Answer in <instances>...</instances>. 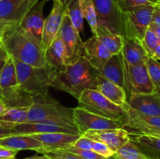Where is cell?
I'll return each instance as SVG.
<instances>
[{
	"label": "cell",
	"mask_w": 160,
	"mask_h": 159,
	"mask_svg": "<svg viewBox=\"0 0 160 159\" xmlns=\"http://www.w3.org/2000/svg\"><path fill=\"white\" fill-rule=\"evenodd\" d=\"M1 41L3 48L13 59L34 67L46 65L41 42L20 24L6 26Z\"/></svg>",
	"instance_id": "6da1fadb"
},
{
	"label": "cell",
	"mask_w": 160,
	"mask_h": 159,
	"mask_svg": "<svg viewBox=\"0 0 160 159\" xmlns=\"http://www.w3.org/2000/svg\"><path fill=\"white\" fill-rule=\"evenodd\" d=\"M51 87L66 92L77 100L84 90L95 88V80L89 62L84 56L68 64L67 70L57 72Z\"/></svg>",
	"instance_id": "7a4b0ae2"
},
{
	"label": "cell",
	"mask_w": 160,
	"mask_h": 159,
	"mask_svg": "<svg viewBox=\"0 0 160 159\" xmlns=\"http://www.w3.org/2000/svg\"><path fill=\"white\" fill-rule=\"evenodd\" d=\"M73 108L63 106L52 98L49 94L44 96H34L28 110L27 123H47L79 129L73 121Z\"/></svg>",
	"instance_id": "3957f363"
},
{
	"label": "cell",
	"mask_w": 160,
	"mask_h": 159,
	"mask_svg": "<svg viewBox=\"0 0 160 159\" xmlns=\"http://www.w3.org/2000/svg\"><path fill=\"white\" fill-rule=\"evenodd\" d=\"M13 62L19 85L25 93L32 97L48 94L50 86L57 73L54 68L47 63L42 67H34L16 59Z\"/></svg>",
	"instance_id": "277c9868"
},
{
	"label": "cell",
	"mask_w": 160,
	"mask_h": 159,
	"mask_svg": "<svg viewBox=\"0 0 160 159\" xmlns=\"http://www.w3.org/2000/svg\"><path fill=\"white\" fill-rule=\"evenodd\" d=\"M0 98L6 108L31 106L33 103V97L19 85L13 59L10 56L0 72Z\"/></svg>",
	"instance_id": "5b68a950"
},
{
	"label": "cell",
	"mask_w": 160,
	"mask_h": 159,
	"mask_svg": "<svg viewBox=\"0 0 160 159\" xmlns=\"http://www.w3.org/2000/svg\"><path fill=\"white\" fill-rule=\"evenodd\" d=\"M78 107L95 115L124 123L127 114L123 107L114 104L95 89L84 90L79 98Z\"/></svg>",
	"instance_id": "8992f818"
},
{
	"label": "cell",
	"mask_w": 160,
	"mask_h": 159,
	"mask_svg": "<svg viewBox=\"0 0 160 159\" xmlns=\"http://www.w3.org/2000/svg\"><path fill=\"white\" fill-rule=\"evenodd\" d=\"M155 6L150 5L130 12H122L124 37L142 41L152 22Z\"/></svg>",
	"instance_id": "52a82bcc"
},
{
	"label": "cell",
	"mask_w": 160,
	"mask_h": 159,
	"mask_svg": "<svg viewBox=\"0 0 160 159\" xmlns=\"http://www.w3.org/2000/svg\"><path fill=\"white\" fill-rule=\"evenodd\" d=\"M123 62L124 90L131 94H148L155 91L145 62L131 65Z\"/></svg>",
	"instance_id": "ba28073f"
},
{
	"label": "cell",
	"mask_w": 160,
	"mask_h": 159,
	"mask_svg": "<svg viewBox=\"0 0 160 159\" xmlns=\"http://www.w3.org/2000/svg\"><path fill=\"white\" fill-rule=\"evenodd\" d=\"M58 36L63 42L67 64L72 63L84 56V42L66 10Z\"/></svg>",
	"instance_id": "9c48e42d"
},
{
	"label": "cell",
	"mask_w": 160,
	"mask_h": 159,
	"mask_svg": "<svg viewBox=\"0 0 160 159\" xmlns=\"http://www.w3.org/2000/svg\"><path fill=\"white\" fill-rule=\"evenodd\" d=\"M97 15L98 23H102L117 33L124 36L122 12L117 0H92Z\"/></svg>",
	"instance_id": "30bf717a"
},
{
	"label": "cell",
	"mask_w": 160,
	"mask_h": 159,
	"mask_svg": "<svg viewBox=\"0 0 160 159\" xmlns=\"http://www.w3.org/2000/svg\"><path fill=\"white\" fill-rule=\"evenodd\" d=\"M73 118L82 135L88 131L118 129L123 127V123L122 122L114 121L95 115L79 107L73 108Z\"/></svg>",
	"instance_id": "8fae6325"
},
{
	"label": "cell",
	"mask_w": 160,
	"mask_h": 159,
	"mask_svg": "<svg viewBox=\"0 0 160 159\" xmlns=\"http://www.w3.org/2000/svg\"><path fill=\"white\" fill-rule=\"evenodd\" d=\"M64 13L65 8L62 2L60 0H53L51 12L45 20L41 41V46L45 53L59 34Z\"/></svg>",
	"instance_id": "7c38bea8"
},
{
	"label": "cell",
	"mask_w": 160,
	"mask_h": 159,
	"mask_svg": "<svg viewBox=\"0 0 160 159\" xmlns=\"http://www.w3.org/2000/svg\"><path fill=\"white\" fill-rule=\"evenodd\" d=\"M0 123L5 127L13 129L16 134H21V135L49 133V132H64V133H70L73 134V135H82L81 131L78 129H70V128H66L63 126L47 124V123H21V124H12V123L1 121Z\"/></svg>",
	"instance_id": "4fadbf2b"
},
{
	"label": "cell",
	"mask_w": 160,
	"mask_h": 159,
	"mask_svg": "<svg viewBox=\"0 0 160 159\" xmlns=\"http://www.w3.org/2000/svg\"><path fill=\"white\" fill-rule=\"evenodd\" d=\"M84 57L95 70H100L112 55L96 35H92L83 44Z\"/></svg>",
	"instance_id": "5bb4252c"
},
{
	"label": "cell",
	"mask_w": 160,
	"mask_h": 159,
	"mask_svg": "<svg viewBox=\"0 0 160 159\" xmlns=\"http://www.w3.org/2000/svg\"><path fill=\"white\" fill-rule=\"evenodd\" d=\"M92 70L95 80V90L114 104L124 107L128 104L126 90L105 77L98 70L93 68Z\"/></svg>",
	"instance_id": "9a60e30c"
},
{
	"label": "cell",
	"mask_w": 160,
	"mask_h": 159,
	"mask_svg": "<svg viewBox=\"0 0 160 159\" xmlns=\"http://www.w3.org/2000/svg\"><path fill=\"white\" fill-rule=\"evenodd\" d=\"M30 8L29 0H0V23L20 24Z\"/></svg>",
	"instance_id": "2e32d148"
},
{
	"label": "cell",
	"mask_w": 160,
	"mask_h": 159,
	"mask_svg": "<svg viewBox=\"0 0 160 159\" xmlns=\"http://www.w3.org/2000/svg\"><path fill=\"white\" fill-rule=\"evenodd\" d=\"M131 109L148 116L160 117V98L156 92L131 94L128 100Z\"/></svg>",
	"instance_id": "e0dca14e"
},
{
	"label": "cell",
	"mask_w": 160,
	"mask_h": 159,
	"mask_svg": "<svg viewBox=\"0 0 160 159\" xmlns=\"http://www.w3.org/2000/svg\"><path fill=\"white\" fill-rule=\"evenodd\" d=\"M48 1L49 0L38 1L36 4L31 6L20 23V26L24 31L34 36L40 42L42 41L45 20L43 14V8Z\"/></svg>",
	"instance_id": "ac0fdd59"
},
{
	"label": "cell",
	"mask_w": 160,
	"mask_h": 159,
	"mask_svg": "<svg viewBox=\"0 0 160 159\" xmlns=\"http://www.w3.org/2000/svg\"><path fill=\"white\" fill-rule=\"evenodd\" d=\"M84 135L95 141L102 142L107 145L114 153L118 151L130 140L129 132L124 127L103 130L88 131L84 133Z\"/></svg>",
	"instance_id": "d6986e66"
},
{
	"label": "cell",
	"mask_w": 160,
	"mask_h": 159,
	"mask_svg": "<svg viewBox=\"0 0 160 159\" xmlns=\"http://www.w3.org/2000/svg\"><path fill=\"white\" fill-rule=\"evenodd\" d=\"M41 142L43 146L42 150H59L72 145L81 135H73L64 132H49L30 135ZM40 151H38V153Z\"/></svg>",
	"instance_id": "ffe728a7"
},
{
	"label": "cell",
	"mask_w": 160,
	"mask_h": 159,
	"mask_svg": "<svg viewBox=\"0 0 160 159\" xmlns=\"http://www.w3.org/2000/svg\"><path fill=\"white\" fill-rule=\"evenodd\" d=\"M121 55L123 61L131 65L146 62L148 57L140 41L128 38L124 36Z\"/></svg>",
	"instance_id": "44dd1931"
},
{
	"label": "cell",
	"mask_w": 160,
	"mask_h": 159,
	"mask_svg": "<svg viewBox=\"0 0 160 159\" xmlns=\"http://www.w3.org/2000/svg\"><path fill=\"white\" fill-rule=\"evenodd\" d=\"M0 146L13 151H23V150H32L38 151L43 148V146L36 139L30 135H10L0 138Z\"/></svg>",
	"instance_id": "7402d4cb"
},
{
	"label": "cell",
	"mask_w": 160,
	"mask_h": 159,
	"mask_svg": "<svg viewBox=\"0 0 160 159\" xmlns=\"http://www.w3.org/2000/svg\"><path fill=\"white\" fill-rule=\"evenodd\" d=\"M46 63L57 72H63L68 65L66 59L65 48L59 36L56 37L45 53Z\"/></svg>",
	"instance_id": "603a6c76"
},
{
	"label": "cell",
	"mask_w": 160,
	"mask_h": 159,
	"mask_svg": "<svg viewBox=\"0 0 160 159\" xmlns=\"http://www.w3.org/2000/svg\"><path fill=\"white\" fill-rule=\"evenodd\" d=\"M98 71L108 80L124 89L123 62L121 53L112 55Z\"/></svg>",
	"instance_id": "cb8c5ba5"
},
{
	"label": "cell",
	"mask_w": 160,
	"mask_h": 159,
	"mask_svg": "<svg viewBox=\"0 0 160 159\" xmlns=\"http://www.w3.org/2000/svg\"><path fill=\"white\" fill-rule=\"evenodd\" d=\"M114 159H159L148 150L130 140L123 145L113 155Z\"/></svg>",
	"instance_id": "d4e9b609"
},
{
	"label": "cell",
	"mask_w": 160,
	"mask_h": 159,
	"mask_svg": "<svg viewBox=\"0 0 160 159\" xmlns=\"http://www.w3.org/2000/svg\"><path fill=\"white\" fill-rule=\"evenodd\" d=\"M96 36L104 44L112 55L121 53L123 45V36L115 33L102 23L97 24Z\"/></svg>",
	"instance_id": "484cf974"
},
{
	"label": "cell",
	"mask_w": 160,
	"mask_h": 159,
	"mask_svg": "<svg viewBox=\"0 0 160 159\" xmlns=\"http://www.w3.org/2000/svg\"><path fill=\"white\" fill-rule=\"evenodd\" d=\"M70 17L72 23L80 34L84 32V17L81 11L80 0H60Z\"/></svg>",
	"instance_id": "4316f807"
},
{
	"label": "cell",
	"mask_w": 160,
	"mask_h": 159,
	"mask_svg": "<svg viewBox=\"0 0 160 159\" xmlns=\"http://www.w3.org/2000/svg\"><path fill=\"white\" fill-rule=\"evenodd\" d=\"M29 107L30 106L6 108L4 112L0 115V121L12 124L26 123L28 122Z\"/></svg>",
	"instance_id": "83f0119b"
},
{
	"label": "cell",
	"mask_w": 160,
	"mask_h": 159,
	"mask_svg": "<svg viewBox=\"0 0 160 159\" xmlns=\"http://www.w3.org/2000/svg\"><path fill=\"white\" fill-rule=\"evenodd\" d=\"M123 127L131 129L130 130H128L129 133L160 137V127H152V126H146L128 116H126L125 118Z\"/></svg>",
	"instance_id": "f1b7e54d"
},
{
	"label": "cell",
	"mask_w": 160,
	"mask_h": 159,
	"mask_svg": "<svg viewBox=\"0 0 160 159\" xmlns=\"http://www.w3.org/2000/svg\"><path fill=\"white\" fill-rule=\"evenodd\" d=\"M129 134L131 140L152 152L160 159V137L140 134Z\"/></svg>",
	"instance_id": "f546056e"
},
{
	"label": "cell",
	"mask_w": 160,
	"mask_h": 159,
	"mask_svg": "<svg viewBox=\"0 0 160 159\" xmlns=\"http://www.w3.org/2000/svg\"><path fill=\"white\" fill-rule=\"evenodd\" d=\"M80 5H81L83 17L87 20L93 35H96L98 20H97V15L93 1L92 0H80Z\"/></svg>",
	"instance_id": "4dcf8cb0"
},
{
	"label": "cell",
	"mask_w": 160,
	"mask_h": 159,
	"mask_svg": "<svg viewBox=\"0 0 160 159\" xmlns=\"http://www.w3.org/2000/svg\"><path fill=\"white\" fill-rule=\"evenodd\" d=\"M123 108L126 112L127 116L129 118L140 122L146 126H152V127H160V117L148 116V115L139 113V112L131 109L128 104L123 107Z\"/></svg>",
	"instance_id": "1f68e13d"
},
{
	"label": "cell",
	"mask_w": 160,
	"mask_h": 159,
	"mask_svg": "<svg viewBox=\"0 0 160 159\" xmlns=\"http://www.w3.org/2000/svg\"><path fill=\"white\" fill-rule=\"evenodd\" d=\"M117 3L120 11L126 12L144 6L159 4V0H117Z\"/></svg>",
	"instance_id": "d6a6232c"
},
{
	"label": "cell",
	"mask_w": 160,
	"mask_h": 159,
	"mask_svg": "<svg viewBox=\"0 0 160 159\" xmlns=\"http://www.w3.org/2000/svg\"><path fill=\"white\" fill-rule=\"evenodd\" d=\"M147 70L155 89L160 87V62L152 57H148L146 62Z\"/></svg>",
	"instance_id": "836d02e7"
},
{
	"label": "cell",
	"mask_w": 160,
	"mask_h": 159,
	"mask_svg": "<svg viewBox=\"0 0 160 159\" xmlns=\"http://www.w3.org/2000/svg\"><path fill=\"white\" fill-rule=\"evenodd\" d=\"M141 42H142V46H143L144 49L146 51L148 57L152 56L155 49H156V47L160 43L159 40L156 37V34L149 28L147 30L146 33H145V36H144L143 39H142Z\"/></svg>",
	"instance_id": "e575fe53"
},
{
	"label": "cell",
	"mask_w": 160,
	"mask_h": 159,
	"mask_svg": "<svg viewBox=\"0 0 160 159\" xmlns=\"http://www.w3.org/2000/svg\"><path fill=\"white\" fill-rule=\"evenodd\" d=\"M62 151H67L69 153H71V154H74L77 157H80L81 159H108L105 158L102 156L99 155V154H96L95 152H94L93 151H91V150H84V149H80V148L75 147L70 145V146H67L66 147L62 148Z\"/></svg>",
	"instance_id": "d590c367"
},
{
	"label": "cell",
	"mask_w": 160,
	"mask_h": 159,
	"mask_svg": "<svg viewBox=\"0 0 160 159\" xmlns=\"http://www.w3.org/2000/svg\"><path fill=\"white\" fill-rule=\"evenodd\" d=\"M38 153L47 156L50 159H80L74 154L62 150H42Z\"/></svg>",
	"instance_id": "8d00e7d4"
},
{
	"label": "cell",
	"mask_w": 160,
	"mask_h": 159,
	"mask_svg": "<svg viewBox=\"0 0 160 159\" xmlns=\"http://www.w3.org/2000/svg\"><path fill=\"white\" fill-rule=\"evenodd\" d=\"M92 151L95 152L96 154H99V155L102 156L105 158H109V157H112L115 153L106 144L100 141H95L94 140L93 147H92Z\"/></svg>",
	"instance_id": "74e56055"
},
{
	"label": "cell",
	"mask_w": 160,
	"mask_h": 159,
	"mask_svg": "<svg viewBox=\"0 0 160 159\" xmlns=\"http://www.w3.org/2000/svg\"><path fill=\"white\" fill-rule=\"evenodd\" d=\"M93 140L85 137L84 135H81V137L72 144V146L75 147L80 148V149L91 150V151H92V147H93Z\"/></svg>",
	"instance_id": "f35d334b"
},
{
	"label": "cell",
	"mask_w": 160,
	"mask_h": 159,
	"mask_svg": "<svg viewBox=\"0 0 160 159\" xmlns=\"http://www.w3.org/2000/svg\"><path fill=\"white\" fill-rule=\"evenodd\" d=\"M19 151L8 149L0 146V158H15Z\"/></svg>",
	"instance_id": "ab89813d"
},
{
	"label": "cell",
	"mask_w": 160,
	"mask_h": 159,
	"mask_svg": "<svg viewBox=\"0 0 160 159\" xmlns=\"http://www.w3.org/2000/svg\"><path fill=\"white\" fill-rule=\"evenodd\" d=\"M151 23H155L157 26H160V4H157L155 6Z\"/></svg>",
	"instance_id": "60d3db41"
},
{
	"label": "cell",
	"mask_w": 160,
	"mask_h": 159,
	"mask_svg": "<svg viewBox=\"0 0 160 159\" xmlns=\"http://www.w3.org/2000/svg\"><path fill=\"white\" fill-rule=\"evenodd\" d=\"M10 135H17L15 131L10 128H6L4 126H2L1 123H0V138L2 137H7V136Z\"/></svg>",
	"instance_id": "b9f144b4"
},
{
	"label": "cell",
	"mask_w": 160,
	"mask_h": 159,
	"mask_svg": "<svg viewBox=\"0 0 160 159\" xmlns=\"http://www.w3.org/2000/svg\"><path fill=\"white\" fill-rule=\"evenodd\" d=\"M148 28L154 32V34H156V36L158 37V39H159L160 41V26H157V25L155 24V23H151Z\"/></svg>",
	"instance_id": "7bdbcfd3"
},
{
	"label": "cell",
	"mask_w": 160,
	"mask_h": 159,
	"mask_svg": "<svg viewBox=\"0 0 160 159\" xmlns=\"http://www.w3.org/2000/svg\"><path fill=\"white\" fill-rule=\"evenodd\" d=\"M9 57V54L7 53V51L5 50V48H3L2 45L0 46V62L1 61H6V59Z\"/></svg>",
	"instance_id": "ee69618b"
},
{
	"label": "cell",
	"mask_w": 160,
	"mask_h": 159,
	"mask_svg": "<svg viewBox=\"0 0 160 159\" xmlns=\"http://www.w3.org/2000/svg\"><path fill=\"white\" fill-rule=\"evenodd\" d=\"M152 57L153 59H156V60H160V43L158 45V46L156 47V49H155Z\"/></svg>",
	"instance_id": "f6af8a7d"
},
{
	"label": "cell",
	"mask_w": 160,
	"mask_h": 159,
	"mask_svg": "<svg viewBox=\"0 0 160 159\" xmlns=\"http://www.w3.org/2000/svg\"><path fill=\"white\" fill-rule=\"evenodd\" d=\"M9 26V25L6 24V23H0V41H1L2 37L3 35V33H4L5 30H6V26Z\"/></svg>",
	"instance_id": "bcb514c9"
},
{
	"label": "cell",
	"mask_w": 160,
	"mask_h": 159,
	"mask_svg": "<svg viewBox=\"0 0 160 159\" xmlns=\"http://www.w3.org/2000/svg\"><path fill=\"white\" fill-rule=\"evenodd\" d=\"M6 109V106L5 104V103L3 102L2 100L0 98V115L4 112V111Z\"/></svg>",
	"instance_id": "7dc6e473"
},
{
	"label": "cell",
	"mask_w": 160,
	"mask_h": 159,
	"mask_svg": "<svg viewBox=\"0 0 160 159\" xmlns=\"http://www.w3.org/2000/svg\"><path fill=\"white\" fill-rule=\"evenodd\" d=\"M22 159H50V158L43 154L42 156H33V157H26V158H22Z\"/></svg>",
	"instance_id": "c3c4849f"
},
{
	"label": "cell",
	"mask_w": 160,
	"mask_h": 159,
	"mask_svg": "<svg viewBox=\"0 0 160 159\" xmlns=\"http://www.w3.org/2000/svg\"><path fill=\"white\" fill-rule=\"evenodd\" d=\"M38 1H40V0H29L30 6H31H31H34V4H36V3H37Z\"/></svg>",
	"instance_id": "681fc988"
},
{
	"label": "cell",
	"mask_w": 160,
	"mask_h": 159,
	"mask_svg": "<svg viewBox=\"0 0 160 159\" xmlns=\"http://www.w3.org/2000/svg\"><path fill=\"white\" fill-rule=\"evenodd\" d=\"M155 92H156V93H157V94L159 95V97L160 98V87L155 89Z\"/></svg>",
	"instance_id": "f907efd6"
},
{
	"label": "cell",
	"mask_w": 160,
	"mask_h": 159,
	"mask_svg": "<svg viewBox=\"0 0 160 159\" xmlns=\"http://www.w3.org/2000/svg\"><path fill=\"white\" fill-rule=\"evenodd\" d=\"M5 62H6V61H1V62H0V72H1L2 69V67H3V65H4Z\"/></svg>",
	"instance_id": "816d5d0a"
},
{
	"label": "cell",
	"mask_w": 160,
	"mask_h": 159,
	"mask_svg": "<svg viewBox=\"0 0 160 159\" xmlns=\"http://www.w3.org/2000/svg\"><path fill=\"white\" fill-rule=\"evenodd\" d=\"M79 158H80V157H79ZM80 159H81V158H80ZM108 159H114L113 156H112V157H109V158H108Z\"/></svg>",
	"instance_id": "f5cc1de1"
},
{
	"label": "cell",
	"mask_w": 160,
	"mask_h": 159,
	"mask_svg": "<svg viewBox=\"0 0 160 159\" xmlns=\"http://www.w3.org/2000/svg\"><path fill=\"white\" fill-rule=\"evenodd\" d=\"M0 159H16V158H0Z\"/></svg>",
	"instance_id": "db71d44e"
},
{
	"label": "cell",
	"mask_w": 160,
	"mask_h": 159,
	"mask_svg": "<svg viewBox=\"0 0 160 159\" xmlns=\"http://www.w3.org/2000/svg\"><path fill=\"white\" fill-rule=\"evenodd\" d=\"M1 45H2V41H0V46H1Z\"/></svg>",
	"instance_id": "11a10c76"
},
{
	"label": "cell",
	"mask_w": 160,
	"mask_h": 159,
	"mask_svg": "<svg viewBox=\"0 0 160 159\" xmlns=\"http://www.w3.org/2000/svg\"><path fill=\"white\" fill-rule=\"evenodd\" d=\"M159 4H160V0H159Z\"/></svg>",
	"instance_id": "9f6ffc18"
}]
</instances>
